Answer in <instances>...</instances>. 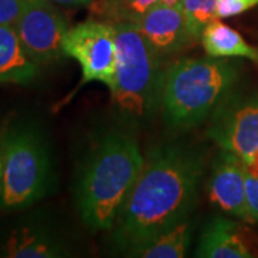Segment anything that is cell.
Wrapping results in <instances>:
<instances>
[{
    "label": "cell",
    "instance_id": "6",
    "mask_svg": "<svg viewBox=\"0 0 258 258\" xmlns=\"http://www.w3.org/2000/svg\"><path fill=\"white\" fill-rule=\"evenodd\" d=\"M64 56L75 59L82 69V79L63 102H68L82 86L101 82L111 91L115 85L116 43L111 22L89 19L68 29L63 39Z\"/></svg>",
    "mask_w": 258,
    "mask_h": 258
},
{
    "label": "cell",
    "instance_id": "4",
    "mask_svg": "<svg viewBox=\"0 0 258 258\" xmlns=\"http://www.w3.org/2000/svg\"><path fill=\"white\" fill-rule=\"evenodd\" d=\"M3 191L0 208L22 210L42 200L53 184L50 148L36 120H10L0 131Z\"/></svg>",
    "mask_w": 258,
    "mask_h": 258
},
{
    "label": "cell",
    "instance_id": "21",
    "mask_svg": "<svg viewBox=\"0 0 258 258\" xmlns=\"http://www.w3.org/2000/svg\"><path fill=\"white\" fill-rule=\"evenodd\" d=\"M242 162H244V166H245V171L252 176L258 178V151L249 154L247 158H244Z\"/></svg>",
    "mask_w": 258,
    "mask_h": 258
},
{
    "label": "cell",
    "instance_id": "19",
    "mask_svg": "<svg viewBox=\"0 0 258 258\" xmlns=\"http://www.w3.org/2000/svg\"><path fill=\"white\" fill-rule=\"evenodd\" d=\"M29 0H0V25L13 26Z\"/></svg>",
    "mask_w": 258,
    "mask_h": 258
},
{
    "label": "cell",
    "instance_id": "23",
    "mask_svg": "<svg viewBox=\"0 0 258 258\" xmlns=\"http://www.w3.org/2000/svg\"><path fill=\"white\" fill-rule=\"evenodd\" d=\"M3 191V165H2V159H0V197Z\"/></svg>",
    "mask_w": 258,
    "mask_h": 258
},
{
    "label": "cell",
    "instance_id": "15",
    "mask_svg": "<svg viewBox=\"0 0 258 258\" xmlns=\"http://www.w3.org/2000/svg\"><path fill=\"white\" fill-rule=\"evenodd\" d=\"M191 241V225L182 221L172 228L161 232L158 237L134 252L132 257L142 258H182Z\"/></svg>",
    "mask_w": 258,
    "mask_h": 258
},
{
    "label": "cell",
    "instance_id": "7",
    "mask_svg": "<svg viewBox=\"0 0 258 258\" xmlns=\"http://www.w3.org/2000/svg\"><path fill=\"white\" fill-rule=\"evenodd\" d=\"M13 26L22 46L36 63H53L64 57L63 39L69 28L55 3L29 0Z\"/></svg>",
    "mask_w": 258,
    "mask_h": 258
},
{
    "label": "cell",
    "instance_id": "24",
    "mask_svg": "<svg viewBox=\"0 0 258 258\" xmlns=\"http://www.w3.org/2000/svg\"><path fill=\"white\" fill-rule=\"evenodd\" d=\"M106 2H109V0H106Z\"/></svg>",
    "mask_w": 258,
    "mask_h": 258
},
{
    "label": "cell",
    "instance_id": "9",
    "mask_svg": "<svg viewBox=\"0 0 258 258\" xmlns=\"http://www.w3.org/2000/svg\"><path fill=\"white\" fill-rule=\"evenodd\" d=\"M207 191L220 210L248 221L245 166L238 155L222 149L212 165Z\"/></svg>",
    "mask_w": 258,
    "mask_h": 258
},
{
    "label": "cell",
    "instance_id": "5",
    "mask_svg": "<svg viewBox=\"0 0 258 258\" xmlns=\"http://www.w3.org/2000/svg\"><path fill=\"white\" fill-rule=\"evenodd\" d=\"M116 43L112 101L129 118H144L159 102L161 56L131 22H112Z\"/></svg>",
    "mask_w": 258,
    "mask_h": 258
},
{
    "label": "cell",
    "instance_id": "1",
    "mask_svg": "<svg viewBox=\"0 0 258 258\" xmlns=\"http://www.w3.org/2000/svg\"><path fill=\"white\" fill-rule=\"evenodd\" d=\"M203 175V159L192 149L175 144L152 149L112 225L116 247L132 257L185 221L197 204Z\"/></svg>",
    "mask_w": 258,
    "mask_h": 258
},
{
    "label": "cell",
    "instance_id": "12",
    "mask_svg": "<svg viewBox=\"0 0 258 258\" xmlns=\"http://www.w3.org/2000/svg\"><path fill=\"white\" fill-rule=\"evenodd\" d=\"M197 255L203 258H249L248 244L237 222L217 217L204 228Z\"/></svg>",
    "mask_w": 258,
    "mask_h": 258
},
{
    "label": "cell",
    "instance_id": "14",
    "mask_svg": "<svg viewBox=\"0 0 258 258\" xmlns=\"http://www.w3.org/2000/svg\"><path fill=\"white\" fill-rule=\"evenodd\" d=\"M204 50L212 57H245L258 63V47L249 45L240 33L215 19L201 33Z\"/></svg>",
    "mask_w": 258,
    "mask_h": 258
},
{
    "label": "cell",
    "instance_id": "18",
    "mask_svg": "<svg viewBox=\"0 0 258 258\" xmlns=\"http://www.w3.org/2000/svg\"><path fill=\"white\" fill-rule=\"evenodd\" d=\"M258 6V0H217V19L238 16Z\"/></svg>",
    "mask_w": 258,
    "mask_h": 258
},
{
    "label": "cell",
    "instance_id": "8",
    "mask_svg": "<svg viewBox=\"0 0 258 258\" xmlns=\"http://www.w3.org/2000/svg\"><path fill=\"white\" fill-rule=\"evenodd\" d=\"M207 135L241 159L258 151V96H227L212 112Z\"/></svg>",
    "mask_w": 258,
    "mask_h": 258
},
{
    "label": "cell",
    "instance_id": "3",
    "mask_svg": "<svg viewBox=\"0 0 258 258\" xmlns=\"http://www.w3.org/2000/svg\"><path fill=\"white\" fill-rule=\"evenodd\" d=\"M237 78V66L225 57L176 60L162 72L158 105L172 128H192L230 95Z\"/></svg>",
    "mask_w": 258,
    "mask_h": 258
},
{
    "label": "cell",
    "instance_id": "13",
    "mask_svg": "<svg viewBox=\"0 0 258 258\" xmlns=\"http://www.w3.org/2000/svg\"><path fill=\"white\" fill-rule=\"evenodd\" d=\"M39 66L22 46L15 26L0 25V83H30Z\"/></svg>",
    "mask_w": 258,
    "mask_h": 258
},
{
    "label": "cell",
    "instance_id": "11",
    "mask_svg": "<svg viewBox=\"0 0 258 258\" xmlns=\"http://www.w3.org/2000/svg\"><path fill=\"white\" fill-rule=\"evenodd\" d=\"M0 254L9 258H59L69 252L64 241L47 227L23 224L10 231Z\"/></svg>",
    "mask_w": 258,
    "mask_h": 258
},
{
    "label": "cell",
    "instance_id": "2",
    "mask_svg": "<svg viewBox=\"0 0 258 258\" xmlns=\"http://www.w3.org/2000/svg\"><path fill=\"white\" fill-rule=\"evenodd\" d=\"M144 159L138 141L128 129H108L93 142L75 185L76 208L91 230H111Z\"/></svg>",
    "mask_w": 258,
    "mask_h": 258
},
{
    "label": "cell",
    "instance_id": "17",
    "mask_svg": "<svg viewBox=\"0 0 258 258\" xmlns=\"http://www.w3.org/2000/svg\"><path fill=\"white\" fill-rule=\"evenodd\" d=\"M109 10L115 16V22L135 23L147 12L161 3V0H109Z\"/></svg>",
    "mask_w": 258,
    "mask_h": 258
},
{
    "label": "cell",
    "instance_id": "10",
    "mask_svg": "<svg viewBox=\"0 0 258 258\" xmlns=\"http://www.w3.org/2000/svg\"><path fill=\"white\" fill-rule=\"evenodd\" d=\"M134 25L161 57L176 53L194 42L179 6L157 5Z\"/></svg>",
    "mask_w": 258,
    "mask_h": 258
},
{
    "label": "cell",
    "instance_id": "22",
    "mask_svg": "<svg viewBox=\"0 0 258 258\" xmlns=\"http://www.w3.org/2000/svg\"><path fill=\"white\" fill-rule=\"evenodd\" d=\"M55 5H63V6H88L92 5L93 0H45Z\"/></svg>",
    "mask_w": 258,
    "mask_h": 258
},
{
    "label": "cell",
    "instance_id": "20",
    "mask_svg": "<svg viewBox=\"0 0 258 258\" xmlns=\"http://www.w3.org/2000/svg\"><path fill=\"white\" fill-rule=\"evenodd\" d=\"M245 191H247V208L248 221L258 222V178L245 171Z\"/></svg>",
    "mask_w": 258,
    "mask_h": 258
},
{
    "label": "cell",
    "instance_id": "16",
    "mask_svg": "<svg viewBox=\"0 0 258 258\" xmlns=\"http://www.w3.org/2000/svg\"><path fill=\"white\" fill-rule=\"evenodd\" d=\"M179 8L194 40L201 39L205 26L217 19V0H181Z\"/></svg>",
    "mask_w": 258,
    "mask_h": 258
}]
</instances>
